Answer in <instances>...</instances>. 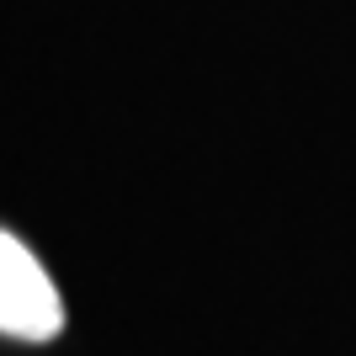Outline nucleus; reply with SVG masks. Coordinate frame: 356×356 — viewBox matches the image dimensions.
<instances>
[{
    "instance_id": "1",
    "label": "nucleus",
    "mask_w": 356,
    "mask_h": 356,
    "mask_svg": "<svg viewBox=\"0 0 356 356\" xmlns=\"http://www.w3.org/2000/svg\"><path fill=\"white\" fill-rule=\"evenodd\" d=\"M64 330V303L48 282L43 261L16 234L0 229V335L16 341H54Z\"/></svg>"
}]
</instances>
